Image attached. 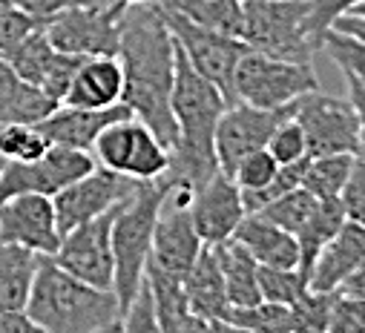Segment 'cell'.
<instances>
[{"instance_id":"cell-1","label":"cell","mask_w":365,"mask_h":333,"mask_svg":"<svg viewBox=\"0 0 365 333\" xmlns=\"http://www.w3.org/2000/svg\"><path fill=\"white\" fill-rule=\"evenodd\" d=\"M118 60L124 69V104L161 138L167 149H173L178 138L170 104L175 41L155 4H135L124 9Z\"/></svg>"},{"instance_id":"cell-2","label":"cell","mask_w":365,"mask_h":333,"mask_svg":"<svg viewBox=\"0 0 365 333\" xmlns=\"http://www.w3.org/2000/svg\"><path fill=\"white\" fill-rule=\"evenodd\" d=\"M173 118L178 127L175 147L170 149L167 179L185 181L193 190L205 187L216 173L219 161L213 149L216 127L222 112L230 107L225 92L210 83L175 43V75H173Z\"/></svg>"},{"instance_id":"cell-3","label":"cell","mask_w":365,"mask_h":333,"mask_svg":"<svg viewBox=\"0 0 365 333\" xmlns=\"http://www.w3.org/2000/svg\"><path fill=\"white\" fill-rule=\"evenodd\" d=\"M24 313L49 333H101L121 322L124 307L115 290L86 285L41 256Z\"/></svg>"},{"instance_id":"cell-4","label":"cell","mask_w":365,"mask_h":333,"mask_svg":"<svg viewBox=\"0 0 365 333\" xmlns=\"http://www.w3.org/2000/svg\"><path fill=\"white\" fill-rule=\"evenodd\" d=\"M164 193H167V179L141 181L138 190L115 207V218H113L115 285L113 290L124 310L133 305V299L138 296L144 285L150 253H153L155 218H158Z\"/></svg>"},{"instance_id":"cell-5","label":"cell","mask_w":365,"mask_h":333,"mask_svg":"<svg viewBox=\"0 0 365 333\" xmlns=\"http://www.w3.org/2000/svg\"><path fill=\"white\" fill-rule=\"evenodd\" d=\"M322 90L314 63L279 60L264 52L247 49L230 83V104H250L259 110H282L297 104L302 95Z\"/></svg>"},{"instance_id":"cell-6","label":"cell","mask_w":365,"mask_h":333,"mask_svg":"<svg viewBox=\"0 0 365 333\" xmlns=\"http://www.w3.org/2000/svg\"><path fill=\"white\" fill-rule=\"evenodd\" d=\"M193 196H196V190L190 184L167 179V193H164V201H161V210L155 218L150 265L178 282H185V276L190 273V268L196 265V259L205 250V241H202V236L193 224V213H190Z\"/></svg>"},{"instance_id":"cell-7","label":"cell","mask_w":365,"mask_h":333,"mask_svg":"<svg viewBox=\"0 0 365 333\" xmlns=\"http://www.w3.org/2000/svg\"><path fill=\"white\" fill-rule=\"evenodd\" d=\"M308 0H262L245 4V32L247 49L264 52L279 60L314 63L317 49L305 35Z\"/></svg>"},{"instance_id":"cell-8","label":"cell","mask_w":365,"mask_h":333,"mask_svg":"<svg viewBox=\"0 0 365 333\" xmlns=\"http://www.w3.org/2000/svg\"><path fill=\"white\" fill-rule=\"evenodd\" d=\"M93 158L98 166H107V170L133 181H155L164 179L170 170V149L135 115L110 124L98 135Z\"/></svg>"},{"instance_id":"cell-9","label":"cell","mask_w":365,"mask_h":333,"mask_svg":"<svg viewBox=\"0 0 365 333\" xmlns=\"http://www.w3.org/2000/svg\"><path fill=\"white\" fill-rule=\"evenodd\" d=\"M124 9L127 4H121V0H113V4L104 6H78L43 21V29L58 52L81 58H118Z\"/></svg>"},{"instance_id":"cell-10","label":"cell","mask_w":365,"mask_h":333,"mask_svg":"<svg viewBox=\"0 0 365 333\" xmlns=\"http://www.w3.org/2000/svg\"><path fill=\"white\" fill-rule=\"evenodd\" d=\"M113 218H115V210L63 233L58 250L49 259L61 270H66L69 276H75L86 285L101 287V290H113V285H115Z\"/></svg>"},{"instance_id":"cell-11","label":"cell","mask_w":365,"mask_h":333,"mask_svg":"<svg viewBox=\"0 0 365 333\" xmlns=\"http://www.w3.org/2000/svg\"><path fill=\"white\" fill-rule=\"evenodd\" d=\"M96 166L98 164L93 152L52 144L46 155H41L38 161L4 166V173H0V201L9 196H21V193H41V196L55 199L61 190H66L86 173H93Z\"/></svg>"},{"instance_id":"cell-12","label":"cell","mask_w":365,"mask_h":333,"mask_svg":"<svg viewBox=\"0 0 365 333\" xmlns=\"http://www.w3.org/2000/svg\"><path fill=\"white\" fill-rule=\"evenodd\" d=\"M294 118L299 121L308 155H339V152H356L362 147L359 138V121L354 115V107L348 101L331 98L322 90H314L302 95L294 104Z\"/></svg>"},{"instance_id":"cell-13","label":"cell","mask_w":365,"mask_h":333,"mask_svg":"<svg viewBox=\"0 0 365 333\" xmlns=\"http://www.w3.org/2000/svg\"><path fill=\"white\" fill-rule=\"evenodd\" d=\"M155 4V0H153ZM158 6V4H155ZM170 32H173V41L181 46V52L187 55V60L225 92L227 104H230V83H233V69L239 63V58L247 52V46L239 41V38H227V35H219V32H210V29H202L196 26L193 21H187L185 15H178L173 9H164L158 6Z\"/></svg>"},{"instance_id":"cell-14","label":"cell","mask_w":365,"mask_h":333,"mask_svg":"<svg viewBox=\"0 0 365 333\" xmlns=\"http://www.w3.org/2000/svg\"><path fill=\"white\" fill-rule=\"evenodd\" d=\"M294 115V104L282 110H259L250 104H230L216 127L213 149L219 170L225 176H233L242 158H247L256 149H267V141L285 118Z\"/></svg>"},{"instance_id":"cell-15","label":"cell","mask_w":365,"mask_h":333,"mask_svg":"<svg viewBox=\"0 0 365 333\" xmlns=\"http://www.w3.org/2000/svg\"><path fill=\"white\" fill-rule=\"evenodd\" d=\"M138 184L141 181L118 176V173L107 170V166H96L93 173H86L83 179H78L75 184H69L66 190H61L52 199L61 236L115 210L124 199H130L138 190Z\"/></svg>"},{"instance_id":"cell-16","label":"cell","mask_w":365,"mask_h":333,"mask_svg":"<svg viewBox=\"0 0 365 333\" xmlns=\"http://www.w3.org/2000/svg\"><path fill=\"white\" fill-rule=\"evenodd\" d=\"M0 238L21 244L38 256H52L61 244L58 216L49 196L21 193L0 201Z\"/></svg>"},{"instance_id":"cell-17","label":"cell","mask_w":365,"mask_h":333,"mask_svg":"<svg viewBox=\"0 0 365 333\" xmlns=\"http://www.w3.org/2000/svg\"><path fill=\"white\" fill-rule=\"evenodd\" d=\"M190 213H193V224H196L202 241L210 247L233 238L242 218L247 216L239 184L230 176H225L222 170L205 187L196 190Z\"/></svg>"},{"instance_id":"cell-18","label":"cell","mask_w":365,"mask_h":333,"mask_svg":"<svg viewBox=\"0 0 365 333\" xmlns=\"http://www.w3.org/2000/svg\"><path fill=\"white\" fill-rule=\"evenodd\" d=\"M130 115H133V110L124 101L115 104V107H107V110H83V107H66V104H61L38 127L49 138V144H61V147L93 152L98 135L110 124H115L121 118H130Z\"/></svg>"},{"instance_id":"cell-19","label":"cell","mask_w":365,"mask_h":333,"mask_svg":"<svg viewBox=\"0 0 365 333\" xmlns=\"http://www.w3.org/2000/svg\"><path fill=\"white\" fill-rule=\"evenodd\" d=\"M362 262H365V227L356 221H345L339 233L317 256L308 276V290L339 293V287L348 282L351 273L359 270Z\"/></svg>"},{"instance_id":"cell-20","label":"cell","mask_w":365,"mask_h":333,"mask_svg":"<svg viewBox=\"0 0 365 333\" xmlns=\"http://www.w3.org/2000/svg\"><path fill=\"white\" fill-rule=\"evenodd\" d=\"M121 101H124V69L121 60L113 55L83 58L63 98L66 107H83V110H107Z\"/></svg>"},{"instance_id":"cell-21","label":"cell","mask_w":365,"mask_h":333,"mask_svg":"<svg viewBox=\"0 0 365 333\" xmlns=\"http://www.w3.org/2000/svg\"><path fill=\"white\" fill-rule=\"evenodd\" d=\"M233 238L262 268H299V241L259 213H247Z\"/></svg>"},{"instance_id":"cell-22","label":"cell","mask_w":365,"mask_h":333,"mask_svg":"<svg viewBox=\"0 0 365 333\" xmlns=\"http://www.w3.org/2000/svg\"><path fill=\"white\" fill-rule=\"evenodd\" d=\"M61 104L26 83L0 55V124H41Z\"/></svg>"},{"instance_id":"cell-23","label":"cell","mask_w":365,"mask_h":333,"mask_svg":"<svg viewBox=\"0 0 365 333\" xmlns=\"http://www.w3.org/2000/svg\"><path fill=\"white\" fill-rule=\"evenodd\" d=\"M181 287H185V296H187V305L193 313H199L205 319L227 316L230 302H227V290H225V276H222V268L216 259V250L210 244H205L202 256L185 276Z\"/></svg>"},{"instance_id":"cell-24","label":"cell","mask_w":365,"mask_h":333,"mask_svg":"<svg viewBox=\"0 0 365 333\" xmlns=\"http://www.w3.org/2000/svg\"><path fill=\"white\" fill-rule=\"evenodd\" d=\"M41 256L21 244L0 238V313L26 310Z\"/></svg>"},{"instance_id":"cell-25","label":"cell","mask_w":365,"mask_h":333,"mask_svg":"<svg viewBox=\"0 0 365 333\" xmlns=\"http://www.w3.org/2000/svg\"><path fill=\"white\" fill-rule=\"evenodd\" d=\"M213 250H216V259H219V268H222V276H225V290H227L230 307H247V305L262 302L259 262L236 238L213 244Z\"/></svg>"},{"instance_id":"cell-26","label":"cell","mask_w":365,"mask_h":333,"mask_svg":"<svg viewBox=\"0 0 365 333\" xmlns=\"http://www.w3.org/2000/svg\"><path fill=\"white\" fill-rule=\"evenodd\" d=\"M155 4L185 15L187 21H193L202 29L242 41V32H245V4L242 0H155Z\"/></svg>"},{"instance_id":"cell-27","label":"cell","mask_w":365,"mask_h":333,"mask_svg":"<svg viewBox=\"0 0 365 333\" xmlns=\"http://www.w3.org/2000/svg\"><path fill=\"white\" fill-rule=\"evenodd\" d=\"M348 218H345V210H342V201L339 199H319L314 216L297 233V241H299V273L305 279L311 276V268H314L317 256L322 253V247L339 233V227Z\"/></svg>"},{"instance_id":"cell-28","label":"cell","mask_w":365,"mask_h":333,"mask_svg":"<svg viewBox=\"0 0 365 333\" xmlns=\"http://www.w3.org/2000/svg\"><path fill=\"white\" fill-rule=\"evenodd\" d=\"M55 52H58V49L49 43L46 29H43V23H41V26H35L29 35H24L18 43H12V46L4 52V58L9 60V66H12L26 83H32V87L41 90V83H43V78H46V69H49Z\"/></svg>"},{"instance_id":"cell-29","label":"cell","mask_w":365,"mask_h":333,"mask_svg":"<svg viewBox=\"0 0 365 333\" xmlns=\"http://www.w3.org/2000/svg\"><path fill=\"white\" fill-rule=\"evenodd\" d=\"M351 152L339 155H317L308 161V170L302 176V187L317 199H339L348 176H351Z\"/></svg>"},{"instance_id":"cell-30","label":"cell","mask_w":365,"mask_h":333,"mask_svg":"<svg viewBox=\"0 0 365 333\" xmlns=\"http://www.w3.org/2000/svg\"><path fill=\"white\" fill-rule=\"evenodd\" d=\"M225 322L242 333H291V307L262 299L247 307H230Z\"/></svg>"},{"instance_id":"cell-31","label":"cell","mask_w":365,"mask_h":333,"mask_svg":"<svg viewBox=\"0 0 365 333\" xmlns=\"http://www.w3.org/2000/svg\"><path fill=\"white\" fill-rule=\"evenodd\" d=\"M49 138L38 124H0V158L6 164H29L46 155Z\"/></svg>"},{"instance_id":"cell-32","label":"cell","mask_w":365,"mask_h":333,"mask_svg":"<svg viewBox=\"0 0 365 333\" xmlns=\"http://www.w3.org/2000/svg\"><path fill=\"white\" fill-rule=\"evenodd\" d=\"M317 204H319L317 196H311L305 187H297V190L285 193L282 199L270 201L264 210H259V216H264L267 221H273L277 227H282V230H288V233L297 236L308 224V218L314 216Z\"/></svg>"},{"instance_id":"cell-33","label":"cell","mask_w":365,"mask_h":333,"mask_svg":"<svg viewBox=\"0 0 365 333\" xmlns=\"http://www.w3.org/2000/svg\"><path fill=\"white\" fill-rule=\"evenodd\" d=\"M334 302H336V293L305 290L291 305V333H325Z\"/></svg>"},{"instance_id":"cell-34","label":"cell","mask_w":365,"mask_h":333,"mask_svg":"<svg viewBox=\"0 0 365 333\" xmlns=\"http://www.w3.org/2000/svg\"><path fill=\"white\" fill-rule=\"evenodd\" d=\"M305 290H308V279L299 273V268H262L259 265V293L264 302L291 307Z\"/></svg>"},{"instance_id":"cell-35","label":"cell","mask_w":365,"mask_h":333,"mask_svg":"<svg viewBox=\"0 0 365 333\" xmlns=\"http://www.w3.org/2000/svg\"><path fill=\"white\" fill-rule=\"evenodd\" d=\"M319 52H325L342 69V75H351L365 83V41L331 29V32H325Z\"/></svg>"},{"instance_id":"cell-36","label":"cell","mask_w":365,"mask_h":333,"mask_svg":"<svg viewBox=\"0 0 365 333\" xmlns=\"http://www.w3.org/2000/svg\"><path fill=\"white\" fill-rule=\"evenodd\" d=\"M362 0H308V15H305V35L311 46L319 52L325 32H331L334 21L348 15Z\"/></svg>"},{"instance_id":"cell-37","label":"cell","mask_w":365,"mask_h":333,"mask_svg":"<svg viewBox=\"0 0 365 333\" xmlns=\"http://www.w3.org/2000/svg\"><path fill=\"white\" fill-rule=\"evenodd\" d=\"M277 173H279V161L267 149H256L239 161V166L233 170L230 179L239 184L242 193H253V190H262L264 184H270Z\"/></svg>"},{"instance_id":"cell-38","label":"cell","mask_w":365,"mask_h":333,"mask_svg":"<svg viewBox=\"0 0 365 333\" xmlns=\"http://www.w3.org/2000/svg\"><path fill=\"white\" fill-rule=\"evenodd\" d=\"M267 152L279 164H294V161L308 158V141H305V132L294 115L285 118L277 130H273V135L267 141Z\"/></svg>"},{"instance_id":"cell-39","label":"cell","mask_w":365,"mask_h":333,"mask_svg":"<svg viewBox=\"0 0 365 333\" xmlns=\"http://www.w3.org/2000/svg\"><path fill=\"white\" fill-rule=\"evenodd\" d=\"M342 210L348 221H356L365 227V147H359L354 152V164H351V176L339 193Z\"/></svg>"},{"instance_id":"cell-40","label":"cell","mask_w":365,"mask_h":333,"mask_svg":"<svg viewBox=\"0 0 365 333\" xmlns=\"http://www.w3.org/2000/svg\"><path fill=\"white\" fill-rule=\"evenodd\" d=\"M118 333H164L147 282L141 285V290H138V296L133 299V305L124 310V316H121V322H118Z\"/></svg>"},{"instance_id":"cell-41","label":"cell","mask_w":365,"mask_h":333,"mask_svg":"<svg viewBox=\"0 0 365 333\" xmlns=\"http://www.w3.org/2000/svg\"><path fill=\"white\" fill-rule=\"evenodd\" d=\"M81 63H83L81 55L55 52V58H52V63H49V69H46V78H43V83H41V90H43L52 101L63 104V98H66L69 87H72V80H75Z\"/></svg>"},{"instance_id":"cell-42","label":"cell","mask_w":365,"mask_h":333,"mask_svg":"<svg viewBox=\"0 0 365 333\" xmlns=\"http://www.w3.org/2000/svg\"><path fill=\"white\" fill-rule=\"evenodd\" d=\"M325 333H365V299L336 293Z\"/></svg>"},{"instance_id":"cell-43","label":"cell","mask_w":365,"mask_h":333,"mask_svg":"<svg viewBox=\"0 0 365 333\" xmlns=\"http://www.w3.org/2000/svg\"><path fill=\"white\" fill-rule=\"evenodd\" d=\"M43 21L21 12L15 4L12 6H4L0 9V55H4L12 43H18L24 35H29L35 26H41Z\"/></svg>"},{"instance_id":"cell-44","label":"cell","mask_w":365,"mask_h":333,"mask_svg":"<svg viewBox=\"0 0 365 333\" xmlns=\"http://www.w3.org/2000/svg\"><path fill=\"white\" fill-rule=\"evenodd\" d=\"M12 4H15L21 12H26V15L38 18V21H49V18H55V15L66 12V9H78V6H104V4H113V0H12Z\"/></svg>"},{"instance_id":"cell-45","label":"cell","mask_w":365,"mask_h":333,"mask_svg":"<svg viewBox=\"0 0 365 333\" xmlns=\"http://www.w3.org/2000/svg\"><path fill=\"white\" fill-rule=\"evenodd\" d=\"M0 333H49V330H43L35 319H29L21 310V313H0Z\"/></svg>"},{"instance_id":"cell-46","label":"cell","mask_w":365,"mask_h":333,"mask_svg":"<svg viewBox=\"0 0 365 333\" xmlns=\"http://www.w3.org/2000/svg\"><path fill=\"white\" fill-rule=\"evenodd\" d=\"M348 80V104L354 107V115L359 121V138H362V147H365V83L345 75Z\"/></svg>"},{"instance_id":"cell-47","label":"cell","mask_w":365,"mask_h":333,"mask_svg":"<svg viewBox=\"0 0 365 333\" xmlns=\"http://www.w3.org/2000/svg\"><path fill=\"white\" fill-rule=\"evenodd\" d=\"M339 293H345V296H356V299H365V262L359 265V270H356V273H351V276H348V282L339 287Z\"/></svg>"},{"instance_id":"cell-48","label":"cell","mask_w":365,"mask_h":333,"mask_svg":"<svg viewBox=\"0 0 365 333\" xmlns=\"http://www.w3.org/2000/svg\"><path fill=\"white\" fill-rule=\"evenodd\" d=\"M207 333H242V330H236V327H233L230 322H225V319H210Z\"/></svg>"},{"instance_id":"cell-49","label":"cell","mask_w":365,"mask_h":333,"mask_svg":"<svg viewBox=\"0 0 365 333\" xmlns=\"http://www.w3.org/2000/svg\"><path fill=\"white\" fill-rule=\"evenodd\" d=\"M351 15H359V18H365V0H362V4H356V6L351 9Z\"/></svg>"},{"instance_id":"cell-50","label":"cell","mask_w":365,"mask_h":333,"mask_svg":"<svg viewBox=\"0 0 365 333\" xmlns=\"http://www.w3.org/2000/svg\"><path fill=\"white\" fill-rule=\"evenodd\" d=\"M121 4H127V6H135V4H153V0H121Z\"/></svg>"},{"instance_id":"cell-51","label":"cell","mask_w":365,"mask_h":333,"mask_svg":"<svg viewBox=\"0 0 365 333\" xmlns=\"http://www.w3.org/2000/svg\"><path fill=\"white\" fill-rule=\"evenodd\" d=\"M101 333H118V324H115V327H107V330H101Z\"/></svg>"},{"instance_id":"cell-52","label":"cell","mask_w":365,"mask_h":333,"mask_svg":"<svg viewBox=\"0 0 365 333\" xmlns=\"http://www.w3.org/2000/svg\"><path fill=\"white\" fill-rule=\"evenodd\" d=\"M4 6H12V0H0V9H4Z\"/></svg>"},{"instance_id":"cell-53","label":"cell","mask_w":365,"mask_h":333,"mask_svg":"<svg viewBox=\"0 0 365 333\" xmlns=\"http://www.w3.org/2000/svg\"><path fill=\"white\" fill-rule=\"evenodd\" d=\"M242 4H262V0H242Z\"/></svg>"}]
</instances>
